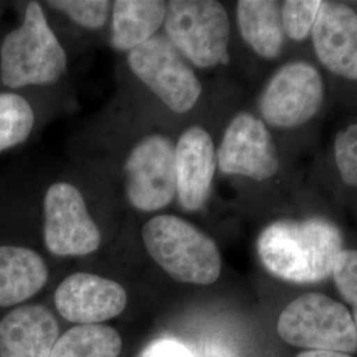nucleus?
<instances>
[{
  "label": "nucleus",
  "mask_w": 357,
  "mask_h": 357,
  "mask_svg": "<svg viewBox=\"0 0 357 357\" xmlns=\"http://www.w3.org/2000/svg\"><path fill=\"white\" fill-rule=\"evenodd\" d=\"M343 250L340 230L321 217L274 221L257 240L264 268L280 280L299 284L330 278Z\"/></svg>",
  "instance_id": "nucleus-1"
},
{
  "label": "nucleus",
  "mask_w": 357,
  "mask_h": 357,
  "mask_svg": "<svg viewBox=\"0 0 357 357\" xmlns=\"http://www.w3.org/2000/svg\"><path fill=\"white\" fill-rule=\"evenodd\" d=\"M68 70L64 47L38 1L26 6L22 24L13 29L0 48V78L6 88L52 85Z\"/></svg>",
  "instance_id": "nucleus-2"
},
{
  "label": "nucleus",
  "mask_w": 357,
  "mask_h": 357,
  "mask_svg": "<svg viewBox=\"0 0 357 357\" xmlns=\"http://www.w3.org/2000/svg\"><path fill=\"white\" fill-rule=\"evenodd\" d=\"M147 253L180 283L208 286L220 278L222 259L212 237L175 215H158L143 225Z\"/></svg>",
  "instance_id": "nucleus-3"
},
{
  "label": "nucleus",
  "mask_w": 357,
  "mask_h": 357,
  "mask_svg": "<svg viewBox=\"0 0 357 357\" xmlns=\"http://www.w3.org/2000/svg\"><path fill=\"white\" fill-rule=\"evenodd\" d=\"M163 26L165 36L192 66L209 69L229 61V16L220 1H167Z\"/></svg>",
  "instance_id": "nucleus-4"
},
{
  "label": "nucleus",
  "mask_w": 357,
  "mask_h": 357,
  "mask_svg": "<svg viewBox=\"0 0 357 357\" xmlns=\"http://www.w3.org/2000/svg\"><path fill=\"white\" fill-rule=\"evenodd\" d=\"M278 333L286 343L310 351L348 355L357 351V331L351 312L324 294H305L293 301L282 311Z\"/></svg>",
  "instance_id": "nucleus-5"
},
{
  "label": "nucleus",
  "mask_w": 357,
  "mask_h": 357,
  "mask_svg": "<svg viewBox=\"0 0 357 357\" xmlns=\"http://www.w3.org/2000/svg\"><path fill=\"white\" fill-rule=\"evenodd\" d=\"M131 72L142 84L178 114L191 112L199 102L203 86L181 53L165 35H155L128 53Z\"/></svg>",
  "instance_id": "nucleus-6"
},
{
  "label": "nucleus",
  "mask_w": 357,
  "mask_h": 357,
  "mask_svg": "<svg viewBox=\"0 0 357 357\" xmlns=\"http://www.w3.org/2000/svg\"><path fill=\"white\" fill-rule=\"evenodd\" d=\"M130 205L143 213L166 209L176 199L175 143L165 134H149L128 153L123 167Z\"/></svg>",
  "instance_id": "nucleus-7"
},
{
  "label": "nucleus",
  "mask_w": 357,
  "mask_h": 357,
  "mask_svg": "<svg viewBox=\"0 0 357 357\" xmlns=\"http://www.w3.org/2000/svg\"><path fill=\"white\" fill-rule=\"evenodd\" d=\"M324 96V81L319 70L306 61H291L268 79L258 109L264 122L273 128H299L319 113Z\"/></svg>",
  "instance_id": "nucleus-8"
},
{
  "label": "nucleus",
  "mask_w": 357,
  "mask_h": 357,
  "mask_svg": "<svg viewBox=\"0 0 357 357\" xmlns=\"http://www.w3.org/2000/svg\"><path fill=\"white\" fill-rule=\"evenodd\" d=\"M44 243L56 257H84L97 252L102 234L84 195L72 183H53L43 202Z\"/></svg>",
  "instance_id": "nucleus-9"
},
{
  "label": "nucleus",
  "mask_w": 357,
  "mask_h": 357,
  "mask_svg": "<svg viewBox=\"0 0 357 357\" xmlns=\"http://www.w3.org/2000/svg\"><path fill=\"white\" fill-rule=\"evenodd\" d=\"M216 153L217 168L224 175L255 181L275 176L281 166L277 146L266 123L248 112L231 118Z\"/></svg>",
  "instance_id": "nucleus-10"
},
{
  "label": "nucleus",
  "mask_w": 357,
  "mask_h": 357,
  "mask_svg": "<svg viewBox=\"0 0 357 357\" xmlns=\"http://www.w3.org/2000/svg\"><path fill=\"white\" fill-rule=\"evenodd\" d=\"M59 314L77 324H100L119 317L128 306V293L118 282L79 271L61 282L54 293Z\"/></svg>",
  "instance_id": "nucleus-11"
},
{
  "label": "nucleus",
  "mask_w": 357,
  "mask_h": 357,
  "mask_svg": "<svg viewBox=\"0 0 357 357\" xmlns=\"http://www.w3.org/2000/svg\"><path fill=\"white\" fill-rule=\"evenodd\" d=\"M217 153L211 134L200 126L181 132L175 144L176 200L183 211L203 209L216 175Z\"/></svg>",
  "instance_id": "nucleus-12"
},
{
  "label": "nucleus",
  "mask_w": 357,
  "mask_h": 357,
  "mask_svg": "<svg viewBox=\"0 0 357 357\" xmlns=\"http://www.w3.org/2000/svg\"><path fill=\"white\" fill-rule=\"evenodd\" d=\"M311 38L326 69L357 81V13L354 8L340 1H321Z\"/></svg>",
  "instance_id": "nucleus-13"
},
{
  "label": "nucleus",
  "mask_w": 357,
  "mask_h": 357,
  "mask_svg": "<svg viewBox=\"0 0 357 357\" xmlns=\"http://www.w3.org/2000/svg\"><path fill=\"white\" fill-rule=\"evenodd\" d=\"M59 335V321L47 307H16L0 320V357H51Z\"/></svg>",
  "instance_id": "nucleus-14"
},
{
  "label": "nucleus",
  "mask_w": 357,
  "mask_h": 357,
  "mask_svg": "<svg viewBox=\"0 0 357 357\" xmlns=\"http://www.w3.org/2000/svg\"><path fill=\"white\" fill-rule=\"evenodd\" d=\"M48 278V265L36 250L15 245L0 246V307L26 302L44 289Z\"/></svg>",
  "instance_id": "nucleus-15"
},
{
  "label": "nucleus",
  "mask_w": 357,
  "mask_h": 357,
  "mask_svg": "<svg viewBox=\"0 0 357 357\" xmlns=\"http://www.w3.org/2000/svg\"><path fill=\"white\" fill-rule=\"evenodd\" d=\"M167 1L115 0L110 15V44L115 51L128 53L158 35L165 26Z\"/></svg>",
  "instance_id": "nucleus-16"
},
{
  "label": "nucleus",
  "mask_w": 357,
  "mask_h": 357,
  "mask_svg": "<svg viewBox=\"0 0 357 357\" xmlns=\"http://www.w3.org/2000/svg\"><path fill=\"white\" fill-rule=\"evenodd\" d=\"M236 17L241 38L259 57L275 60L281 56L286 36L280 1L240 0Z\"/></svg>",
  "instance_id": "nucleus-17"
},
{
  "label": "nucleus",
  "mask_w": 357,
  "mask_h": 357,
  "mask_svg": "<svg viewBox=\"0 0 357 357\" xmlns=\"http://www.w3.org/2000/svg\"><path fill=\"white\" fill-rule=\"evenodd\" d=\"M121 335L103 324H78L59 337L51 357H118Z\"/></svg>",
  "instance_id": "nucleus-18"
},
{
  "label": "nucleus",
  "mask_w": 357,
  "mask_h": 357,
  "mask_svg": "<svg viewBox=\"0 0 357 357\" xmlns=\"http://www.w3.org/2000/svg\"><path fill=\"white\" fill-rule=\"evenodd\" d=\"M35 121V112L26 98L13 91L0 93V153L24 143Z\"/></svg>",
  "instance_id": "nucleus-19"
},
{
  "label": "nucleus",
  "mask_w": 357,
  "mask_h": 357,
  "mask_svg": "<svg viewBox=\"0 0 357 357\" xmlns=\"http://www.w3.org/2000/svg\"><path fill=\"white\" fill-rule=\"evenodd\" d=\"M47 6L64 13L77 26L89 31H100L107 24L113 1L109 0H51Z\"/></svg>",
  "instance_id": "nucleus-20"
},
{
  "label": "nucleus",
  "mask_w": 357,
  "mask_h": 357,
  "mask_svg": "<svg viewBox=\"0 0 357 357\" xmlns=\"http://www.w3.org/2000/svg\"><path fill=\"white\" fill-rule=\"evenodd\" d=\"M321 0H286L281 3L282 26L286 38L302 41L312 32Z\"/></svg>",
  "instance_id": "nucleus-21"
},
{
  "label": "nucleus",
  "mask_w": 357,
  "mask_h": 357,
  "mask_svg": "<svg viewBox=\"0 0 357 357\" xmlns=\"http://www.w3.org/2000/svg\"><path fill=\"white\" fill-rule=\"evenodd\" d=\"M333 158L343 183L357 190V123L336 134Z\"/></svg>",
  "instance_id": "nucleus-22"
},
{
  "label": "nucleus",
  "mask_w": 357,
  "mask_h": 357,
  "mask_svg": "<svg viewBox=\"0 0 357 357\" xmlns=\"http://www.w3.org/2000/svg\"><path fill=\"white\" fill-rule=\"evenodd\" d=\"M332 277L340 295L352 307L351 315L357 331V250L344 249L339 255Z\"/></svg>",
  "instance_id": "nucleus-23"
},
{
  "label": "nucleus",
  "mask_w": 357,
  "mask_h": 357,
  "mask_svg": "<svg viewBox=\"0 0 357 357\" xmlns=\"http://www.w3.org/2000/svg\"><path fill=\"white\" fill-rule=\"evenodd\" d=\"M139 357H196V355L190 347L176 339L160 337L147 345Z\"/></svg>",
  "instance_id": "nucleus-24"
},
{
  "label": "nucleus",
  "mask_w": 357,
  "mask_h": 357,
  "mask_svg": "<svg viewBox=\"0 0 357 357\" xmlns=\"http://www.w3.org/2000/svg\"><path fill=\"white\" fill-rule=\"evenodd\" d=\"M195 355L196 357H236L229 347L213 342H208L202 345L200 352H195Z\"/></svg>",
  "instance_id": "nucleus-25"
},
{
  "label": "nucleus",
  "mask_w": 357,
  "mask_h": 357,
  "mask_svg": "<svg viewBox=\"0 0 357 357\" xmlns=\"http://www.w3.org/2000/svg\"><path fill=\"white\" fill-rule=\"evenodd\" d=\"M296 357H352L348 354L342 352H331V351H306L299 354Z\"/></svg>",
  "instance_id": "nucleus-26"
}]
</instances>
